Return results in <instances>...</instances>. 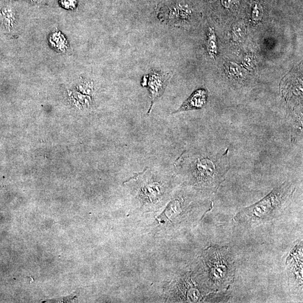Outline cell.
I'll list each match as a JSON object with an SVG mask.
<instances>
[{
  "instance_id": "obj_1",
  "label": "cell",
  "mask_w": 303,
  "mask_h": 303,
  "mask_svg": "<svg viewBox=\"0 0 303 303\" xmlns=\"http://www.w3.org/2000/svg\"><path fill=\"white\" fill-rule=\"evenodd\" d=\"M228 152V148L222 152L185 151L175 166L184 185L210 196L217 192L225 180L230 166Z\"/></svg>"
},
{
  "instance_id": "obj_2",
  "label": "cell",
  "mask_w": 303,
  "mask_h": 303,
  "mask_svg": "<svg viewBox=\"0 0 303 303\" xmlns=\"http://www.w3.org/2000/svg\"><path fill=\"white\" fill-rule=\"evenodd\" d=\"M295 190L293 183L285 181L257 203L242 209L233 219L239 225L253 227L277 219L290 205Z\"/></svg>"
},
{
  "instance_id": "obj_3",
  "label": "cell",
  "mask_w": 303,
  "mask_h": 303,
  "mask_svg": "<svg viewBox=\"0 0 303 303\" xmlns=\"http://www.w3.org/2000/svg\"><path fill=\"white\" fill-rule=\"evenodd\" d=\"M202 256V267L207 289L216 293L229 289L235 274L234 258L230 249L211 246Z\"/></svg>"
},
{
  "instance_id": "obj_4",
  "label": "cell",
  "mask_w": 303,
  "mask_h": 303,
  "mask_svg": "<svg viewBox=\"0 0 303 303\" xmlns=\"http://www.w3.org/2000/svg\"><path fill=\"white\" fill-rule=\"evenodd\" d=\"M144 180L140 189L139 197L145 204H155L165 194L166 187L160 177L150 170L140 174Z\"/></svg>"
},
{
  "instance_id": "obj_5",
  "label": "cell",
  "mask_w": 303,
  "mask_h": 303,
  "mask_svg": "<svg viewBox=\"0 0 303 303\" xmlns=\"http://www.w3.org/2000/svg\"><path fill=\"white\" fill-rule=\"evenodd\" d=\"M173 76L171 72L152 71L144 78L150 93L151 104L148 113H150L152 106L162 96L164 90Z\"/></svg>"
},
{
  "instance_id": "obj_6",
  "label": "cell",
  "mask_w": 303,
  "mask_h": 303,
  "mask_svg": "<svg viewBox=\"0 0 303 303\" xmlns=\"http://www.w3.org/2000/svg\"><path fill=\"white\" fill-rule=\"evenodd\" d=\"M207 99H208V92L206 89L200 88L196 90L173 114L201 109L205 107Z\"/></svg>"
},
{
  "instance_id": "obj_7",
  "label": "cell",
  "mask_w": 303,
  "mask_h": 303,
  "mask_svg": "<svg viewBox=\"0 0 303 303\" xmlns=\"http://www.w3.org/2000/svg\"><path fill=\"white\" fill-rule=\"evenodd\" d=\"M225 69L226 75L233 83L243 84L246 81L245 73L235 63L232 62L226 63Z\"/></svg>"
},
{
  "instance_id": "obj_8",
  "label": "cell",
  "mask_w": 303,
  "mask_h": 303,
  "mask_svg": "<svg viewBox=\"0 0 303 303\" xmlns=\"http://www.w3.org/2000/svg\"><path fill=\"white\" fill-rule=\"evenodd\" d=\"M207 50L212 58H215L218 54L216 36L213 28H209L207 33Z\"/></svg>"
},
{
  "instance_id": "obj_9",
  "label": "cell",
  "mask_w": 303,
  "mask_h": 303,
  "mask_svg": "<svg viewBox=\"0 0 303 303\" xmlns=\"http://www.w3.org/2000/svg\"><path fill=\"white\" fill-rule=\"evenodd\" d=\"M50 42L51 46L58 51L64 52L68 50L66 40L60 32L52 33L50 36Z\"/></svg>"
},
{
  "instance_id": "obj_10",
  "label": "cell",
  "mask_w": 303,
  "mask_h": 303,
  "mask_svg": "<svg viewBox=\"0 0 303 303\" xmlns=\"http://www.w3.org/2000/svg\"><path fill=\"white\" fill-rule=\"evenodd\" d=\"M78 87L83 93L87 94L93 93L95 89L94 82L87 79H83Z\"/></svg>"
},
{
  "instance_id": "obj_11",
  "label": "cell",
  "mask_w": 303,
  "mask_h": 303,
  "mask_svg": "<svg viewBox=\"0 0 303 303\" xmlns=\"http://www.w3.org/2000/svg\"><path fill=\"white\" fill-rule=\"evenodd\" d=\"M60 6L63 9L73 10L78 6V0H59Z\"/></svg>"
},
{
  "instance_id": "obj_12",
  "label": "cell",
  "mask_w": 303,
  "mask_h": 303,
  "mask_svg": "<svg viewBox=\"0 0 303 303\" xmlns=\"http://www.w3.org/2000/svg\"><path fill=\"white\" fill-rule=\"evenodd\" d=\"M263 10L261 7L257 4L254 5L252 12V19L254 21H258L262 18Z\"/></svg>"
},
{
  "instance_id": "obj_13",
  "label": "cell",
  "mask_w": 303,
  "mask_h": 303,
  "mask_svg": "<svg viewBox=\"0 0 303 303\" xmlns=\"http://www.w3.org/2000/svg\"><path fill=\"white\" fill-rule=\"evenodd\" d=\"M76 297V294H73L72 295H71L70 296L60 297V298L45 300L44 302H71L75 300Z\"/></svg>"
},
{
  "instance_id": "obj_14",
  "label": "cell",
  "mask_w": 303,
  "mask_h": 303,
  "mask_svg": "<svg viewBox=\"0 0 303 303\" xmlns=\"http://www.w3.org/2000/svg\"><path fill=\"white\" fill-rule=\"evenodd\" d=\"M243 63L244 67H246L249 71H251L254 67V61L251 56H248L244 58Z\"/></svg>"
},
{
  "instance_id": "obj_15",
  "label": "cell",
  "mask_w": 303,
  "mask_h": 303,
  "mask_svg": "<svg viewBox=\"0 0 303 303\" xmlns=\"http://www.w3.org/2000/svg\"><path fill=\"white\" fill-rule=\"evenodd\" d=\"M244 29L242 25H238L234 28V34L237 38L242 37L244 35Z\"/></svg>"
},
{
  "instance_id": "obj_16",
  "label": "cell",
  "mask_w": 303,
  "mask_h": 303,
  "mask_svg": "<svg viewBox=\"0 0 303 303\" xmlns=\"http://www.w3.org/2000/svg\"><path fill=\"white\" fill-rule=\"evenodd\" d=\"M26 1L36 5H44L46 4V0H26Z\"/></svg>"
},
{
  "instance_id": "obj_17",
  "label": "cell",
  "mask_w": 303,
  "mask_h": 303,
  "mask_svg": "<svg viewBox=\"0 0 303 303\" xmlns=\"http://www.w3.org/2000/svg\"><path fill=\"white\" fill-rule=\"evenodd\" d=\"M221 3L226 8H228L230 7L231 0H221Z\"/></svg>"
}]
</instances>
